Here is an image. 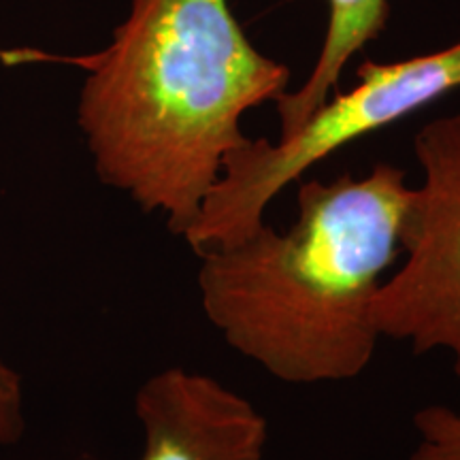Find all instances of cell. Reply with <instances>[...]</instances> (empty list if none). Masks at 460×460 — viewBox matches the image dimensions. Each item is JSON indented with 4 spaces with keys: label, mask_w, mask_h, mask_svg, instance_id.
<instances>
[{
    "label": "cell",
    "mask_w": 460,
    "mask_h": 460,
    "mask_svg": "<svg viewBox=\"0 0 460 460\" xmlns=\"http://www.w3.org/2000/svg\"><path fill=\"white\" fill-rule=\"evenodd\" d=\"M77 124L99 180L188 233L243 146L241 119L288 90L290 68L245 37L228 0H132L85 58Z\"/></svg>",
    "instance_id": "6da1fadb"
},
{
    "label": "cell",
    "mask_w": 460,
    "mask_h": 460,
    "mask_svg": "<svg viewBox=\"0 0 460 460\" xmlns=\"http://www.w3.org/2000/svg\"><path fill=\"white\" fill-rule=\"evenodd\" d=\"M411 190L388 163L303 181L286 233L262 222L197 254L207 320L279 382L356 379L382 339L373 305L401 256Z\"/></svg>",
    "instance_id": "7a4b0ae2"
},
{
    "label": "cell",
    "mask_w": 460,
    "mask_h": 460,
    "mask_svg": "<svg viewBox=\"0 0 460 460\" xmlns=\"http://www.w3.org/2000/svg\"><path fill=\"white\" fill-rule=\"evenodd\" d=\"M358 84L309 115L278 143L247 139L224 158L222 177L205 199L199 220L183 234L197 254L245 239L264 222V211L312 166L349 143L401 122L460 88V41L401 62L365 60Z\"/></svg>",
    "instance_id": "3957f363"
},
{
    "label": "cell",
    "mask_w": 460,
    "mask_h": 460,
    "mask_svg": "<svg viewBox=\"0 0 460 460\" xmlns=\"http://www.w3.org/2000/svg\"><path fill=\"white\" fill-rule=\"evenodd\" d=\"M422 183L402 224V261L373 305L379 335L413 354L444 349L460 382V111L413 137Z\"/></svg>",
    "instance_id": "277c9868"
},
{
    "label": "cell",
    "mask_w": 460,
    "mask_h": 460,
    "mask_svg": "<svg viewBox=\"0 0 460 460\" xmlns=\"http://www.w3.org/2000/svg\"><path fill=\"white\" fill-rule=\"evenodd\" d=\"M135 411L139 460H264L267 418L216 377L169 367L141 384Z\"/></svg>",
    "instance_id": "5b68a950"
},
{
    "label": "cell",
    "mask_w": 460,
    "mask_h": 460,
    "mask_svg": "<svg viewBox=\"0 0 460 460\" xmlns=\"http://www.w3.org/2000/svg\"><path fill=\"white\" fill-rule=\"evenodd\" d=\"M329 26L315 66L296 92H284L275 107L279 115V139L290 137L307 122L320 105L337 90L345 65L367 43L384 32L388 0H326Z\"/></svg>",
    "instance_id": "8992f818"
},
{
    "label": "cell",
    "mask_w": 460,
    "mask_h": 460,
    "mask_svg": "<svg viewBox=\"0 0 460 460\" xmlns=\"http://www.w3.org/2000/svg\"><path fill=\"white\" fill-rule=\"evenodd\" d=\"M418 444L410 460H460V413L447 405H427L413 413Z\"/></svg>",
    "instance_id": "52a82bcc"
},
{
    "label": "cell",
    "mask_w": 460,
    "mask_h": 460,
    "mask_svg": "<svg viewBox=\"0 0 460 460\" xmlns=\"http://www.w3.org/2000/svg\"><path fill=\"white\" fill-rule=\"evenodd\" d=\"M26 430L24 382L0 356V447L15 446Z\"/></svg>",
    "instance_id": "ba28073f"
}]
</instances>
